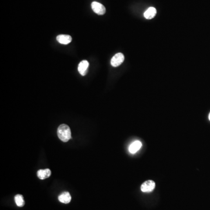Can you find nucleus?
I'll list each match as a JSON object with an SVG mask.
<instances>
[{"instance_id": "obj_1", "label": "nucleus", "mask_w": 210, "mask_h": 210, "mask_svg": "<svg viewBox=\"0 0 210 210\" xmlns=\"http://www.w3.org/2000/svg\"><path fill=\"white\" fill-rule=\"evenodd\" d=\"M57 134L58 138L63 142H67L71 138V130L66 124H62L58 127Z\"/></svg>"}, {"instance_id": "obj_2", "label": "nucleus", "mask_w": 210, "mask_h": 210, "mask_svg": "<svg viewBox=\"0 0 210 210\" xmlns=\"http://www.w3.org/2000/svg\"><path fill=\"white\" fill-rule=\"evenodd\" d=\"M124 60V56L123 54L121 53H118L112 57L111 63L113 67H117L118 66H120L123 62Z\"/></svg>"}, {"instance_id": "obj_3", "label": "nucleus", "mask_w": 210, "mask_h": 210, "mask_svg": "<svg viewBox=\"0 0 210 210\" xmlns=\"http://www.w3.org/2000/svg\"><path fill=\"white\" fill-rule=\"evenodd\" d=\"M91 7L94 13L99 15H102L106 13V8L102 4L94 1L91 4Z\"/></svg>"}, {"instance_id": "obj_4", "label": "nucleus", "mask_w": 210, "mask_h": 210, "mask_svg": "<svg viewBox=\"0 0 210 210\" xmlns=\"http://www.w3.org/2000/svg\"><path fill=\"white\" fill-rule=\"evenodd\" d=\"M155 187V183L152 180H148L142 183L141 186V190L142 192L149 193L152 192Z\"/></svg>"}, {"instance_id": "obj_5", "label": "nucleus", "mask_w": 210, "mask_h": 210, "mask_svg": "<svg viewBox=\"0 0 210 210\" xmlns=\"http://www.w3.org/2000/svg\"><path fill=\"white\" fill-rule=\"evenodd\" d=\"M89 67V62L87 60H83L78 65V70L80 74L84 76L88 73V68Z\"/></svg>"}, {"instance_id": "obj_6", "label": "nucleus", "mask_w": 210, "mask_h": 210, "mask_svg": "<svg viewBox=\"0 0 210 210\" xmlns=\"http://www.w3.org/2000/svg\"><path fill=\"white\" fill-rule=\"evenodd\" d=\"M142 147V143L140 141H135L130 144L129 151L131 154H135Z\"/></svg>"}, {"instance_id": "obj_7", "label": "nucleus", "mask_w": 210, "mask_h": 210, "mask_svg": "<svg viewBox=\"0 0 210 210\" xmlns=\"http://www.w3.org/2000/svg\"><path fill=\"white\" fill-rule=\"evenodd\" d=\"M57 40L62 44H68L72 41V37L67 35H60L57 36Z\"/></svg>"}, {"instance_id": "obj_8", "label": "nucleus", "mask_w": 210, "mask_h": 210, "mask_svg": "<svg viewBox=\"0 0 210 210\" xmlns=\"http://www.w3.org/2000/svg\"><path fill=\"white\" fill-rule=\"evenodd\" d=\"M58 200L61 203L68 204L71 201V197L68 192H64L58 196Z\"/></svg>"}, {"instance_id": "obj_9", "label": "nucleus", "mask_w": 210, "mask_h": 210, "mask_svg": "<svg viewBox=\"0 0 210 210\" xmlns=\"http://www.w3.org/2000/svg\"><path fill=\"white\" fill-rule=\"evenodd\" d=\"M37 176L40 179H44L49 178L51 175V171L49 169H40L37 171Z\"/></svg>"}, {"instance_id": "obj_10", "label": "nucleus", "mask_w": 210, "mask_h": 210, "mask_svg": "<svg viewBox=\"0 0 210 210\" xmlns=\"http://www.w3.org/2000/svg\"><path fill=\"white\" fill-rule=\"evenodd\" d=\"M156 14V10L154 7H150L144 13V17L148 19H151L154 18Z\"/></svg>"}, {"instance_id": "obj_11", "label": "nucleus", "mask_w": 210, "mask_h": 210, "mask_svg": "<svg viewBox=\"0 0 210 210\" xmlns=\"http://www.w3.org/2000/svg\"><path fill=\"white\" fill-rule=\"evenodd\" d=\"M15 201L16 204L18 207H23L25 204L24 200V198L22 195L18 194V195L15 196Z\"/></svg>"}, {"instance_id": "obj_12", "label": "nucleus", "mask_w": 210, "mask_h": 210, "mask_svg": "<svg viewBox=\"0 0 210 210\" xmlns=\"http://www.w3.org/2000/svg\"><path fill=\"white\" fill-rule=\"evenodd\" d=\"M208 118H209V120H210V114H209V116H208Z\"/></svg>"}]
</instances>
